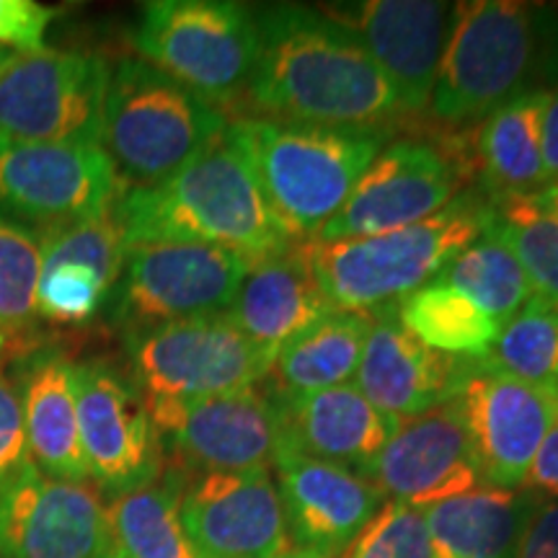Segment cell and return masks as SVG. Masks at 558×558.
<instances>
[{
    "instance_id": "15",
    "label": "cell",
    "mask_w": 558,
    "mask_h": 558,
    "mask_svg": "<svg viewBox=\"0 0 558 558\" xmlns=\"http://www.w3.org/2000/svg\"><path fill=\"white\" fill-rule=\"evenodd\" d=\"M0 558H109L99 488L26 463L0 488Z\"/></svg>"
},
{
    "instance_id": "19",
    "label": "cell",
    "mask_w": 558,
    "mask_h": 558,
    "mask_svg": "<svg viewBox=\"0 0 558 558\" xmlns=\"http://www.w3.org/2000/svg\"><path fill=\"white\" fill-rule=\"evenodd\" d=\"M365 478L386 499L418 509L484 486L456 399L396 424Z\"/></svg>"
},
{
    "instance_id": "34",
    "label": "cell",
    "mask_w": 558,
    "mask_h": 558,
    "mask_svg": "<svg viewBox=\"0 0 558 558\" xmlns=\"http://www.w3.org/2000/svg\"><path fill=\"white\" fill-rule=\"evenodd\" d=\"M117 284L99 269L78 262H41L37 284V318L60 326H83L111 298Z\"/></svg>"
},
{
    "instance_id": "22",
    "label": "cell",
    "mask_w": 558,
    "mask_h": 558,
    "mask_svg": "<svg viewBox=\"0 0 558 558\" xmlns=\"http://www.w3.org/2000/svg\"><path fill=\"white\" fill-rule=\"evenodd\" d=\"M337 313L313 271L303 243L251 262L239 295L226 316L264 352L277 357L282 347Z\"/></svg>"
},
{
    "instance_id": "32",
    "label": "cell",
    "mask_w": 558,
    "mask_h": 558,
    "mask_svg": "<svg viewBox=\"0 0 558 558\" xmlns=\"http://www.w3.org/2000/svg\"><path fill=\"white\" fill-rule=\"evenodd\" d=\"M484 365L530 386L558 390V313L530 303L499 329Z\"/></svg>"
},
{
    "instance_id": "12",
    "label": "cell",
    "mask_w": 558,
    "mask_h": 558,
    "mask_svg": "<svg viewBox=\"0 0 558 558\" xmlns=\"http://www.w3.org/2000/svg\"><path fill=\"white\" fill-rule=\"evenodd\" d=\"M145 403L160 445L197 473L262 471L282 450L279 403L262 383L207 399Z\"/></svg>"
},
{
    "instance_id": "6",
    "label": "cell",
    "mask_w": 558,
    "mask_h": 558,
    "mask_svg": "<svg viewBox=\"0 0 558 558\" xmlns=\"http://www.w3.org/2000/svg\"><path fill=\"white\" fill-rule=\"evenodd\" d=\"M226 128L215 104L150 62L124 58L109 70L99 145L128 186L163 184Z\"/></svg>"
},
{
    "instance_id": "18",
    "label": "cell",
    "mask_w": 558,
    "mask_h": 558,
    "mask_svg": "<svg viewBox=\"0 0 558 558\" xmlns=\"http://www.w3.org/2000/svg\"><path fill=\"white\" fill-rule=\"evenodd\" d=\"M179 509L202 558H290L282 499L269 469L199 473L181 484Z\"/></svg>"
},
{
    "instance_id": "14",
    "label": "cell",
    "mask_w": 558,
    "mask_h": 558,
    "mask_svg": "<svg viewBox=\"0 0 558 558\" xmlns=\"http://www.w3.org/2000/svg\"><path fill=\"white\" fill-rule=\"evenodd\" d=\"M484 486L522 488L548 429L558 418V390L530 386L471 360L456 393Z\"/></svg>"
},
{
    "instance_id": "43",
    "label": "cell",
    "mask_w": 558,
    "mask_h": 558,
    "mask_svg": "<svg viewBox=\"0 0 558 558\" xmlns=\"http://www.w3.org/2000/svg\"><path fill=\"white\" fill-rule=\"evenodd\" d=\"M11 52H13L11 47H3V45H0V65H3V62L11 58Z\"/></svg>"
},
{
    "instance_id": "7",
    "label": "cell",
    "mask_w": 558,
    "mask_h": 558,
    "mask_svg": "<svg viewBox=\"0 0 558 558\" xmlns=\"http://www.w3.org/2000/svg\"><path fill=\"white\" fill-rule=\"evenodd\" d=\"M140 60L205 101H228L248 88L259 54L256 13L233 0H150L132 26Z\"/></svg>"
},
{
    "instance_id": "37",
    "label": "cell",
    "mask_w": 558,
    "mask_h": 558,
    "mask_svg": "<svg viewBox=\"0 0 558 558\" xmlns=\"http://www.w3.org/2000/svg\"><path fill=\"white\" fill-rule=\"evenodd\" d=\"M54 19V9L34 0H0V45L19 50H41L47 26Z\"/></svg>"
},
{
    "instance_id": "40",
    "label": "cell",
    "mask_w": 558,
    "mask_h": 558,
    "mask_svg": "<svg viewBox=\"0 0 558 558\" xmlns=\"http://www.w3.org/2000/svg\"><path fill=\"white\" fill-rule=\"evenodd\" d=\"M39 352V333L34 329H13L0 324V369L11 360H29Z\"/></svg>"
},
{
    "instance_id": "26",
    "label": "cell",
    "mask_w": 558,
    "mask_h": 558,
    "mask_svg": "<svg viewBox=\"0 0 558 558\" xmlns=\"http://www.w3.org/2000/svg\"><path fill=\"white\" fill-rule=\"evenodd\" d=\"M550 90L527 94L486 117L481 128V179L492 199L538 194L548 186L543 122Z\"/></svg>"
},
{
    "instance_id": "11",
    "label": "cell",
    "mask_w": 558,
    "mask_h": 558,
    "mask_svg": "<svg viewBox=\"0 0 558 558\" xmlns=\"http://www.w3.org/2000/svg\"><path fill=\"white\" fill-rule=\"evenodd\" d=\"M124 186L99 143H0V215L37 233L107 213Z\"/></svg>"
},
{
    "instance_id": "13",
    "label": "cell",
    "mask_w": 558,
    "mask_h": 558,
    "mask_svg": "<svg viewBox=\"0 0 558 558\" xmlns=\"http://www.w3.org/2000/svg\"><path fill=\"white\" fill-rule=\"evenodd\" d=\"M75 407L88 478L117 494L158 478L163 445L135 383L101 360L75 362Z\"/></svg>"
},
{
    "instance_id": "17",
    "label": "cell",
    "mask_w": 558,
    "mask_h": 558,
    "mask_svg": "<svg viewBox=\"0 0 558 558\" xmlns=\"http://www.w3.org/2000/svg\"><path fill=\"white\" fill-rule=\"evenodd\" d=\"M458 171L427 143L399 140L375 156L333 218L311 241L390 233L442 213L456 199Z\"/></svg>"
},
{
    "instance_id": "20",
    "label": "cell",
    "mask_w": 558,
    "mask_h": 558,
    "mask_svg": "<svg viewBox=\"0 0 558 558\" xmlns=\"http://www.w3.org/2000/svg\"><path fill=\"white\" fill-rule=\"evenodd\" d=\"M275 471L290 558H337L386 501L360 473L292 450H279Z\"/></svg>"
},
{
    "instance_id": "4",
    "label": "cell",
    "mask_w": 558,
    "mask_h": 558,
    "mask_svg": "<svg viewBox=\"0 0 558 558\" xmlns=\"http://www.w3.org/2000/svg\"><path fill=\"white\" fill-rule=\"evenodd\" d=\"M228 135L292 239H316L386 148V132L378 128L241 120L228 124Z\"/></svg>"
},
{
    "instance_id": "35",
    "label": "cell",
    "mask_w": 558,
    "mask_h": 558,
    "mask_svg": "<svg viewBox=\"0 0 558 558\" xmlns=\"http://www.w3.org/2000/svg\"><path fill=\"white\" fill-rule=\"evenodd\" d=\"M337 558H432L424 509L386 499Z\"/></svg>"
},
{
    "instance_id": "10",
    "label": "cell",
    "mask_w": 558,
    "mask_h": 558,
    "mask_svg": "<svg viewBox=\"0 0 558 558\" xmlns=\"http://www.w3.org/2000/svg\"><path fill=\"white\" fill-rule=\"evenodd\" d=\"M107 83L99 54L13 50L0 65V143H99Z\"/></svg>"
},
{
    "instance_id": "5",
    "label": "cell",
    "mask_w": 558,
    "mask_h": 558,
    "mask_svg": "<svg viewBox=\"0 0 558 558\" xmlns=\"http://www.w3.org/2000/svg\"><path fill=\"white\" fill-rule=\"evenodd\" d=\"M488 222L492 197L469 192L414 226L367 239L303 241V248L337 311L373 313L435 282Z\"/></svg>"
},
{
    "instance_id": "3",
    "label": "cell",
    "mask_w": 558,
    "mask_h": 558,
    "mask_svg": "<svg viewBox=\"0 0 558 558\" xmlns=\"http://www.w3.org/2000/svg\"><path fill=\"white\" fill-rule=\"evenodd\" d=\"M558 83V11L520 0L456 3L429 111L471 122Z\"/></svg>"
},
{
    "instance_id": "39",
    "label": "cell",
    "mask_w": 558,
    "mask_h": 558,
    "mask_svg": "<svg viewBox=\"0 0 558 558\" xmlns=\"http://www.w3.org/2000/svg\"><path fill=\"white\" fill-rule=\"evenodd\" d=\"M522 488H530V492L538 494L543 499L558 501V418L554 427L548 429L538 452H535Z\"/></svg>"
},
{
    "instance_id": "42",
    "label": "cell",
    "mask_w": 558,
    "mask_h": 558,
    "mask_svg": "<svg viewBox=\"0 0 558 558\" xmlns=\"http://www.w3.org/2000/svg\"><path fill=\"white\" fill-rule=\"evenodd\" d=\"M535 199H538L543 207H548V209H554V213H558V181H550L546 190H541L538 194H535Z\"/></svg>"
},
{
    "instance_id": "28",
    "label": "cell",
    "mask_w": 558,
    "mask_h": 558,
    "mask_svg": "<svg viewBox=\"0 0 558 558\" xmlns=\"http://www.w3.org/2000/svg\"><path fill=\"white\" fill-rule=\"evenodd\" d=\"M181 481L132 488L107 507L109 558H202L181 522Z\"/></svg>"
},
{
    "instance_id": "31",
    "label": "cell",
    "mask_w": 558,
    "mask_h": 558,
    "mask_svg": "<svg viewBox=\"0 0 558 558\" xmlns=\"http://www.w3.org/2000/svg\"><path fill=\"white\" fill-rule=\"evenodd\" d=\"M492 222L525 269L535 303L558 313V213L520 194L492 199Z\"/></svg>"
},
{
    "instance_id": "24",
    "label": "cell",
    "mask_w": 558,
    "mask_h": 558,
    "mask_svg": "<svg viewBox=\"0 0 558 558\" xmlns=\"http://www.w3.org/2000/svg\"><path fill=\"white\" fill-rule=\"evenodd\" d=\"M24 362L19 388L32 463L52 478L88 481L75 407V362L41 349Z\"/></svg>"
},
{
    "instance_id": "9",
    "label": "cell",
    "mask_w": 558,
    "mask_h": 558,
    "mask_svg": "<svg viewBox=\"0 0 558 558\" xmlns=\"http://www.w3.org/2000/svg\"><path fill=\"white\" fill-rule=\"evenodd\" d=\"M132 383L145 401L207 399L259 386L275 357L226 313L158 326L128 337Z\"/></svg>"
},
{
    "instance_id": "21",
    "label": "cell",
    "mask_w": 558,
    "mask_h": 558,
    "mask_svg": "<svg viewBox=\"0 0 558 558\" xmlns=\"http://www.w3.org/2000/svg\"><path fill=\"white\" fill-rule=\"evenodd\" d=\"M469 362L422 344L403 329L393 305L369 313V331L354 378L365 399L399 424L456 399Z\"/></svg>"
},
{
    "instance_id": "25",
    "label": "cell",
    "mask_w": 558,
    "mask_h": 558,
    "mask_svg": "<svg viewBox=\"0 0 558 558\" xmlns=\"http://www.w3.org/2000/svg\"><path fill=\"white\" fill-rule=\"evenodd\" d=\"M538 501L530 488L481 486L427 507L432 558H518Z\"/></svg>"
},
{
    "instance_id": "27",
    "label": "cell",
    "mask_w": 558,
    "mask_h": 558,
    "mask_svg": "<svg viewBox=\"0 0 558 558\" xmlns=\"http://www.w3.org/2000/svg\"><path fill=\"white\" fill-rule=\"evenodd\" d=\"M367 331L369 313L337 311L318 326L300 333L277 352L271 365L275 373L271 393L288 401L347 386L357 375Z\"/></svg>"
},
{
    "instance_id": "1",
    "label": "cell",
    "mask_w": 558,
    "mask_h": 558,
    "mask_svg": "<svg viewBox=\"0 0 558 558\" xmlns=\"http://www.w3.org/2000/svg\"><path fill=\"white\" fill-rule=\"evenodd\" d=\"M259 54L251 99L284 122L378 128L401 111L365 47L320 9L269 3L254 9Z\"/></svg>"
},
{
    "instance_id": "2",
    "label": "cell",
    "mask_w": 558,
    "mask_h": 558,
    "mask_svg": "<svg viewBox=\"0 0 558 558\" xmlns=\"http://www.w3.org/2000/svg\"><path fill=\"white\" fill-rule=\"evenodd\" d=\"M114 209L128 248L153 241L207 243L259 262L295 246L228 128L163 184L124 186Z\"/></svg>"
},
{
    "instance_id": "8",
    "label": "cell",
    "mask_w": 558,
    "mask_h": 558,
    "mask_svg": "<svg viewBox=\"0 0 558 558\" xmlns=\"http://www.w3.org/2000/svg\"><path fill=\"white\" fill-rule=\"evenodd\" d=\"M251 262L207 243L153 241L128 248L114 300L124 337L202 316H220L233 305Z\"/></svg>"
},
{
    "instance_id": "29",
    "label": "cell",
    "mask_w": 558,
    "mask_h": 558,
    "mask_svg": "<svg viewBox=\"0 0 558 558\" xmlns=\"http://www.w3.org/2000/svg\"><path fill=\"white\" fill-rule=\"evenodd\" d=\"M396 313L403 329L414 333L422 344L450 357H486L501 329L471 298L442 282L411 292L396 305Z\"/></svg>"
},
{
    "instance_id": "38",
    "label": "cell",
    "mask_w": 558,
    "mask_h": 558,
    "mask_svg": "<svg viewBox=\"0 0 558 558\" xmlns=\"http://www.w3.org/2000/svg\"><path fill=\"white\" fill-rule=\"evenodd\" d=\"M518 558H558V501L543 499L530 514Z\"/></svg>"
},
{
    "instance_id": "23",
    "label": "cell",
    "mask_w": 558,
    "mask_h": 558,
    "mask_svg": "<svg viewBox=\"0 0 558 558\" xmlns=\"http://www.w3.org/2000/svg\"><path fill=\"white\" fill-rule=\"evenodd\" d=\"M277 403L282 450L344 465L360 476H367L396 429V422L380 414L352 383Z\"/></svg>"
},
{
    "instance_id": "41",
    "label": "cell",
    "mask_w": 558,
    "mask_h": 558,
    "mask_svg": "<svg viewBox=\"0 0 558 558\" xmlns=\"http://www.w3.org/2000/svg\"><path fill=\"white\" fill-rule=\"evenodd\" d=\"M543 158H546L548 184L558 181V88L550 90L546 122H543Z\"/></svg>"
},
{
    "instance_id": "30",
    "label": "cell",
    "mask_w": 558,
    "mask_h": 558,
    "mask_svg": "<svg viewBox=\"0 0 558 558\" xmlns=\"http://www.w3.org/2000/svg\"><path fill=\"white\" fill-rule=\"evenodd\" d=\"M435 282L463 292L499 326L518 316L533 300L525 269L494 222H488V228L471 246L460 251Z\"/></svg>"
},
{
    "instance_id": "33",
    "label": "cell",
    "mask_w": 558,
    "mask_h": 558,
    "mask_svg": "<svg viewBox=\"0 0 558 558\" xmlns=\"http://www.w3.org/2000/svg\"><path fill=\"white\" fill-rule=\"evenodd\" d=\"M39 275V233L0 215V324L13 329H34Z\"/></svg>"
},
{
    "instance_id": "16",
    "label": "cell",
    "mask_w": 558,
    "mask_h": 558,
    "mask_svg": "<svg viewBox=\"0 0 558 558\" xmlns=\"http://www.w3.org/2000/svg\"><path fill=\"white\" fill-rule=\"evenodd\" d=\"M452 9L439 0H360L320 5L365 47L401 111L429 109L439 62L448 47Z\"/></svg>"
},
{
    "instance_id": "36",
    "label": "cell",
    "mask_w": 558,
    "mask_h": 558,
    "mask_svg": "<svg viewBox=\"0 0 558 558\" xmlns=\"http://www.w3.org/2000/svg\"><path fill=\"white\" fill-rule=\"evenodd\" d=\"M29 458L21 388L5 369H0V488L16 476Z\"/></svg>"
}]
</instances>
